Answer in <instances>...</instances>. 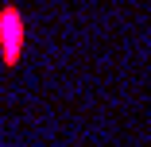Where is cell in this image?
<instances>
[{"instance_id":"obj_1","label":"cell","mask_w":151,"mask_h":147,"mask_svg":"<svg viewBox=\"0 0 151 147\" xmlns=\"http://www.w3.org/2000/svg\"><path fill=\"white\" fill-rule=\"evenodd\" d=\"M23 39H27L23 12L16 4H4V8H0V58H4V66H19Z\"/></svg>"}]
</instances>
